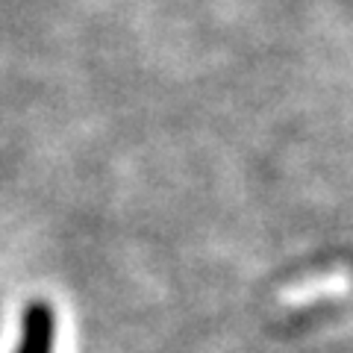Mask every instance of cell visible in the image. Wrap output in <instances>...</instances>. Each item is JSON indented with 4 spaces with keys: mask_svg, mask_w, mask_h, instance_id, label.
Masks as SVG:
<instances>
[{
    "mask_svg": "<svg viewBox=\"0 0 353 353\" xmlns=\"http://www.w3.org/2000/svg\"><path fill=\"white\" fill-rule=\"evenodd\" d=\"M57 347V315L50 303L32 301L21 315V339L15 353H53Z\"/></svg>",
    "mask_w": 353,
    "mask_h": 353,
    "instance_id": "1",
    "label": "cell"
}]
</instances>
